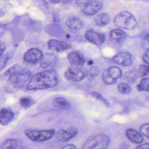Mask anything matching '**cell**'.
Here are the masks:
<instances>
[{
    "label": "cell",
    "instance_id": "9",
    "mask_svg": "<svg viewBox=\"0 0 149 149\" xmlns=\"http://www.w3.org/2000/svg\"><path fill=\"white\" fill-rule=\"evenodd\" d=\"M102 7V3L99 1H87L84 4L82 12L86 15H94L96 14Z\"/></svg>",
    "mask_w": 149,
    "mask_h": 149
},
{
    "label": "cell",
    "instance_id": "21",
    "mask_svg": "<svg viewBox=\"0 0 149 149\" xmlns=\"http://www.w3.org/2000/svg\"><path fill=\"white\" fill-rule=\"evenodd\" d=\"M94 22L95 24L98 26H104L110 23L111 17L108 13H102L98 15L95 18Z\"/></svg>",
    "mask_w": 149,
    "mask_h": 149
},
{
    "label": "cell",
    "instance_id": "13",
    "mask_svg": "<svg viewBox=\"0 0 149 149\" xmlns=\"http://www.w3.org/2000/svg\"><path fill=\"white\" fill-rule=\"evenodd\" d=\"M26 147L22 141L17 139H8L1 145L0 149H25Z\"/></svg>",
    "mask_w": 149,
    "mask_h": 149
},
{
    "label": "cell",
    "instance_id": "28",
    "mask_svg": "<svg viewBox=\"0 0 149 149\" xmlns=\"http://www.w3.org/2000/svg\"><path fill=\"white\" fill-rule=\"evenodd\" d=\"M141 134L146 136L147 138H149V124L148 123L142 125L139 128Z\"/></svg>",
    "mask_w": 149,
    "mask_h": 149
},
{
    "label": "cell",
    "instance_id": "32",
    "mask_svg": "<svg viewBox=\"0 0 149 149\" xmlns=\"http://www.w3.org/2000/svg\"><path fill=\"white\" fill-rule=\"evenodd\" d=\"M148 56H149V50L147 48L146 51H145L143 56V61L147 65L149 64V59H148Z\"/></svg>",
    "mask_w": 149,
    "mask_h": 149
},
{
    "label": "cell",
    "instance_id": "34",
    "mask_svg": "<svg viewBox=\"0 0 149 149\" xmlns=\"http://www.w3.org/2000/svg\"><path fill=\"white\" fill-rule=\"evenodd\" d=\"M59 149H76V147L74 144H67Z\"/></svg>",
    "mask_w": 149,
    "mask_h": 149
},
{
    "label": "cell",
    "instance_id": "12",
    "mask_svg": "<svg viewBox=\"0 0 149 149\" xmlns=\"http://www.w3.org/2000/svg\"><path fill=\"white\" fill-rule=\"evenodd\" d=\"M78 133L75 127H70L66 129H61L57 133V138L61 141H67L74 137Z\"/></svg>",
    "mask_w": 149,
    "mask_h": 149
},
{
    "label": "cell",
    "instance_id": "23",
    "mask_svg": "<svg viewBox=\"0 0 149 149\" xmlns=\"http://www.w3.org/2000/svg\"><path fill=\"white\" fill-rule=\"evenodd\" d=\"M22 68L18 65H15L10 68H9L7 71L3 73V76L6 77H8V79L10 80L14 75H15L18 72H19Z\"/></svg>",
    "mask_w": 149,
    "mask_h": 149
},
{
    "label": "cell",
    "instance_id": "35",
    "mask_svg": "<svg viewBox=\"0 0 149 149\" xmlns=\"http://www.w3.org/2000/svg\"><path fill=\"white\" fill-rule=\"evenodd\" d=\"M5 49V45L3 44H0V58L1 57Z\"/></svg>",
    "mask_w": 149,
    "mask_h": 149
},
{
    "label": "cell",
    "instance_id": "15",
    "mask_svg": "<svg viewBox=\"0 0 149 149\" xmlns=\"http://www.w3.org/2000/svg\"><path fill=\"white\" fill-rule=\"evenodd\" d=\"M68 59L72 65L74 66H82L85 62V59L83 55L77 51L70 52L68 56Z\"/></svg>",
    "mask_w": 149,
    "mask_h": 149
},
{
    "label": "cell",
    "instance_id": "2",
    "mask_svg": "<svg viewBox=\"0 0 149 149\" xmlns=\"http://www.w3.org/2000/svg\"><path fill=\"white\" fill-rule=\"evenodd\" d=\"M113 23L118 27L126 30H133L137 26L135 17L127 11H123L118 13L114 17Z\"/></svg>",
    "mask_w": 149,
    "mask_h": 149
},
{
    "label": "cell",
    "instance_id": "3",
    "mask_svg": "<svg viewBox=\"0 0 149 149\" xmlns=\"http://www.w3.org/2000/svg\"><path fill=\"white\" fill-rule=\"evenodd\" d=\"M110 143L109 137L105 134H97L86 140L82 149H107Z\"/></svg>",
    "mask_w": 149,
    "mask_h": 149
},
{
    "label": "cell",
    "instance_id": "37",
    "mask_svg": "<svg viewBox=\"0 0 149 149\" xmlns=\"http://www.w3.org/2000/svg\"><path fill=\"white\" fill-rule=\"evenodd\" d=\"M59 2H60L59 1H50L51 3H58Z\"/></svg>",
    "mask_w": 149,
    "mask_h": 149
},
{
    "label": "cell",
    "instance_id": "33",
    "mask_svg": "<svg viewBox=\"0 0 149 149\" xmlns=\"http://www.w3.org/2000/svg\"><path fill=\"white\" fill-rule=\"evenodd\" d=\"M135 149H149V143H146L143 144H140L137 146Z\"/></svg>",
    "mask_w": 149,
    "mask_h": 149
},
{
    "label": "cell",
    "instance_id": "19",
    "mask_svg": "<svg viewBox=\"0 0 149 149\" xmlns=\"http://www.w3.org/2000/svg\"><path fill=\"white\" fill-rule=\"evenodd\" d=\"M13 113L9 109L3 108L0 111V123L3 126L8 125L13 118Z\"/></svg>",
    "mask_w": 149,
    "mask_h": 149
},
{
    "label": "cell",
    "instance_id": "6",
    "mask_svg": "<svg viewBox=\"0 0 149 149\" xmlns=\"http://www.w3.org/2000/svg\"><path fill=\"white\" fill-rule=\"evenodd\" d=\"M31 77V72L28 69H21L9 80L13 84L15 88H22L26 84H27ZM26 84V85H27Z\"/></svg>",
    "mask_w": 149,
    "mask_h": 149
},
{
    "label": "cell",
    "instance_id": "1",
    "mask_svg": "<svg viewBox=\"0 0 149 149\" xmlns=\"http://www.w3.org/2000/svg\"><path fill=\"white\" fill-rule=\"evenodd\" d=\"M58 77L55 70L50 69L36 73L30 78L26 85L28 90L47 89L56 86Z\"/></svg>",
    "mask_w": 149,
    "mask_h": 149
},
{
    "label": "cell",
    "instance_id": "16",
    "mask_svg": "<svg viewBox=\"0 0 149 149\" xmlns=\"http://www.w3.org/2000/svg\"><path fill=\"white\" fill-rule=\"evenodd\" d=\"M65 24L67 27L72 30H79L84 26V22L79 17H70L66 20Z\"/></svg>",
    "mask_w": 149,
    "mask_h": 149
},
{
    "label": "cell",
    "instance_id": "10",
    "mask_svg": "<svg viewBox=\"0 0 149 149\" xmlns=\"http://www.w3.org/2000/svg\"><path fill=\"white\" fill-rule=\"evenodd\" d=\"M112 61L118 65L129 66L132 65L133 59L131 54L127 52H120L112 58Z\"/></svg>",
    "mask_w": 149,
    "mask_h": 149
},
{
    "label": "cell",
    "instance_id": "30",
    "mask_svg": "<svg viewBox=\"0 0 149 149\" xmlns=\"http://www.w3.org/2000/svg\"><path fill=\"white\" fill-rule=\"evenodd\" d=\"M9 59V57L8 55L1 56V57L0 58V70L3 69L5 67Z\"/></svg>",
    "mask_w": 149,
    "mask_h": 149
},
{
    "label": "cell",
    "instance_id": "5",
    "mask_svg": "<svg viewBox=\"0 0 149 149\" xmlns=\"http://www.w3.org/2000/svg\"><path fill=\"white\" fill-rule=\"evenodd\" d=\"M122 75V70L117 66H110L106 68L102 75L103 81L107 84L115 83Z\"/></svg>",
    "mask_w": 149,
    "mask_h": 149
},
{
    "label": "cell",
    "instance_id": "26",
    "mask_svg": "<svg viewBox=\"0 0 149 149\" xmlns=\"http://www.w3.org/2000/svg\"><path fill=\"white\" fill-rule=\"evenodd\" d=\"M118 90L120 93L124 94H129L132 90L129 85H128L127 84H126L125 83L119 84L118 86Z\"/></svg>",
    "mask_w": 149,
    "mask_h": 149
},
{
    "label": "cell",
    "instance_id": "18",
    "mask_svg": "<svg viewBox=\"0 0 149 149\" xmlns=\"http://www.w3.org/2000/svg\"><path fill=\"white\" fill-rule=\"evenodd\" d=\"M112 41L116 43H121L126 38V34L120 29H115L111 31L109 34Z\"/></svg>",
    "mask_w": 149,
    "mask_h": 149
},
{
    "label": "cell",
    "instance_id": "24",
    "mask_svg": "<svg viewBox=\"0 0 149 149\" xmlns=\"http://www.w3.org/2000/svg\"><path fill=\"white\" fill-rule=\"evenodd\" d=\"M149 79L146 77L141 79L139 84L137 86V88L139 91H148Z\"/></svg>",
    "mask_w": 149,
    "mask_h": 149
},
{
    "label": "cell",
    "instance_id": "29",
    "mask_svg": "<svg viewBox=\"0 0 149 149\" xmlns=\"http://www.w3.org/2000/svg\"><path fill=\"white\" fill-rule=\"evenodd\" d=\"M149 72V66L148 65H141L139 69V73L141 76L147 75Z\"/></svg>",
    "mask_w": 149,
    "mask_h": 149
},
{
    "label": "cell",
    "instance_id": "25",
    "mask_svg": "<svg viewBox=\"0 0 149 149\" xmlns=\"http://www.w3.org/2000/svg\"><path fill=\"white\" fill-rule=\"evenodd\" d=\"M35 103V101L30 97H23L20 100V104L24 108H29Z\"/></svg>",
    "mask_w": 149,
    "mask_h": 149
},
{
    "label": "cell",
    "instance_id": "8",
    "mask_svg": "<svg viewBox=\"0 0 149 149\" xmlns=\"http://www.w3.org/2000/svg\"><path fill=\"white\" fill-rule=\"evenodd\" d=\"M42 52L38 48H31L24 55V60L30 63H36L41 61L43 57Z\"/></svg>",
    "mask_w": 149,
    "mask_h": 149
},
{
    "label": "cell",
    "instance_id": "22",
    "mask_svg": "<svg viewBox=\"0 0 149 149\" xmlns=\"http://www.w3.org/2000/svg\"><path fill=\"white\" fill-rule=\"evenodd\" d=\"M56 58L53 55H46L43 56L41 60V66L42 68H47L56 62Z\"/></svg>",
    "mask_w": 149,
    "mask_h": 149
},
{
    "label": "cell",
    "instance_id": "7",
    "mask_svg": "<svg viewBox=\"0 0 149 149\" xmlns=\"http://www.w3.org/2000/svg\"><path fill=\"white\" fill-rule=\"evenodd\" d=\"M87 75V72L81 66L72 65L65 72V77L71 81H80Z\"/></svg>",
    "mask_w": 149,
    "mask_h": 149
},
{
    "label": "cell",
    "instance_id": "36",
    "mask_svg": "<svg viewBox=\"0 0 149 149\" xmlns=\"http://www.w3.org/2000/svg\"><path fill=\"white\" fill-rule=\"evenodd\" d=\"M129 147V145L126 144H122L120 146V149H122L123 148H124V149H127Z\"/></svg>",
    "mask_w": 149,
    "mask_h": 149
},
{
    "label": "cell",
    "instance_id": "20",
    "mask_svg": "<svg viewBox=\"0 0 149 149\" xmlns=\"http://www.w3.org/2000/svg\"><path fill=\"white\" fill-rule=\"evenodd\" d=\"M52 105L60 109L65 110L68 109L70 107L69 102L63 97H56L52 101Z\"/></svg>",
    "mask_w": 149,
    "mask_h": 149
},
{
    "label": "cell",
    "instance_id": "27",
    "mask_svg": "<svg viewBox=\"0 0 149 149\" xmlns=\"http://www.w3.org/2000/svg\"><path fill=\"white\" fill-rule=\"evenodd\" d=\"M91 95L93 97H94L95 98L98 100L99 101L103 102L106 106H107V107L109 106V103L107 99H105L104 97H102V95H101L99 93L96 92V91H93L91 93Z\"/></svg>",
    "mask_w": 149,
    "mask_h": 149
},
{
    "label": "cell",
    "instance_id": "31",
    "mask_svg": "<svg viewBox=\"0 0 149 149\" xmlns=\"http://www.w3.org/2000/svg\"><path fill=\"white\" fill-rule=\"evenodd\" d=\"M99 72H100V70L97 67L93 66L90 68L88 71V74L91 77H95L98 74Z\"/></svg>",
    "mask_w": 149,
    "mask_h": 149
},
{
    "label": "cell",
    "instance_id": "11",
    "mask_svg": "<svg viewBox=\"0 0 149 149\" xmlns=\"http://www.w3.org/2000/svg\"><path fill=\"white\" fill-rule=\"evenodd\" d=\"M85 38L90 42L97 45H100L105 41V36L103 34L92 29L88 30L86 32Z\"/></svg>",
    "mask_w": 149,
    "mask_h": 149
},
{
    "label": "cell",
    "instance_id": "17",
    "mask_svg": "<svg viewBox=\"0 0 149 149\" xmlns=\"http://www.w3.org/2000/svg\"><path fill=\"white\" fill-rule=\"evenodd\" d=\"M126 136L127 139L133 143L140 144L143 141V137L138 132L133 129H128L126 131Z\"/></svg>",
    "mask_w": 149,
    "mask_h": 149
},
{
    "label": "cell",
    "instance_id": "14",
    "mask_svg": "<svg viewBox=\"0 0 149 149\" xmlns=\"http://www.w3.org/2000/svg\"><path fill=\"white\" fill-rule=\"evenodd\" d=\"M48 47L51 50L56 52H62L70 48L71 45L66 42L52 39L48 42Z\"/></svg>",
    "mask_w": 149,
    "mask_h": 149
},
{
    "label": "cell",
    "instance_id": "4",
    "mask_svg": "<svg viewBox=\"0 0 149 149\" xmlns=\"http://www.w3.org/2000/svg\"><path fill=\"white\" fill-rule=\"evenodd\" d=\"M55 133L54 129L38 130L36 129H26L24 131L26 136L31 141L42 142L51 139Z\"/></svg>",
    "mask_w": 149,
    "mask_h": 149
}]
</instances>
